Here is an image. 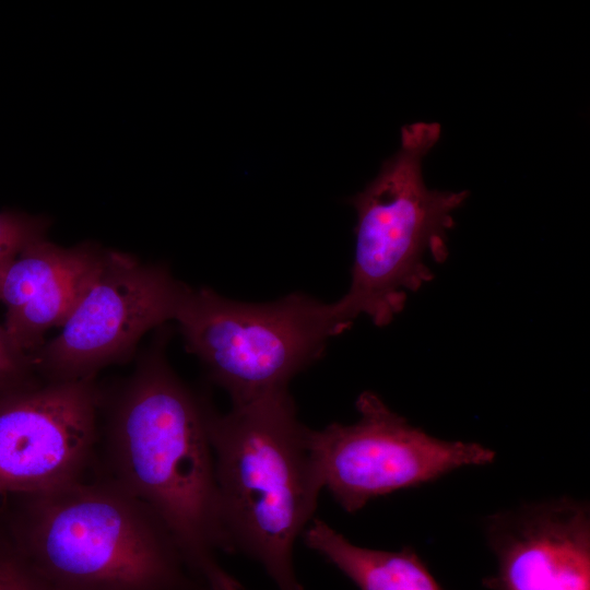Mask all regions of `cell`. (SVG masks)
Returning <instances> with one entry per match:
<instances>
[{
    "mask_svg": "<svg viewBox=\"0 0 590 590\" xmlns=\"http://www.w3.org/2000/svg\"><path fill=\"white\" fill-rule=\"evenodd\" d=\"M40 381L32 357L17 351L0 326V397Z\"/></svg>",
    "mask_w": 590,
    "mask_h": 590,
    "instance_id": "4fadbf2b",
    "label": "cell"
},
{
    "mask_svg": "<svg viewBox=\"0 0 590 590\" xmlns=\"http://www.w3.org/2000/svg\"><path fill=\"white\" fill-rule=\"evenodd\" d=\"M105 255L92 244L63 248L40 238L0 268L3 328L17 351L32 357L45 344L47 331L64 324Z\"/></svg>",
    "mask_w": 590,
    "mask_h": 590,
    "instance_id": "30bf717a",
    "label": "cell"
},
{
    "mask_svg": "<svg viewBox=\"0 0 590 590\" xmlns=\"http://www.w3.org/2000/svg\"><path fill=\"white\" fill-rule=\"evenodd\" d=\"M48 226L45 217L0 212V268L32 243L45 238Z\"/></svg>",
    "mask_w": 590,
    "mask_h": 590,
    "instance_id": "7c38bea8",
    "label": "cell"
},
{
    "mask_svg": "<svg viewBox=\"0 0 590 590\" xmlns=\"http://www.w3.org/2000/svg\"><path fill=\"white\" fill-rule=\"evenodd\" d=\"M1 506L0 533L48 590L182 588L187 565L169 531L105 474Z\"/></svg>",
    "mask_w": 590,
    "mask_h": 590,
    "instance_id": "7a4b0ae2",
    "label": "cell"
},
{
    "mask_svg": "<svg viewBox=\"0 0 590 590\" xmlns=\"http://www.w3.org/2000/svg\"><path fill=\"white\" fill-rule=\"evenodd\" d=\"M104 398L95 378L40 381L0 397V506L84 477Z\"/></svg>",
    "mask_w": 590,
    "mask_h": 590,
    "instance_id": "ba28073f",
    "label": "cell"
},
{
    "mask_svg": "<svg viewBox=\"0 0 590 590\" xmlns=\"http://www.w3.org/2000/svg\"><path fill=\"white\" fill-rule=\"evenodd\" d=\"M186 287L164 264L106 250L60 333L32 356L38 377L95 378L103 368L128 361L148 331L175 319Z\"/></svg>",
    "mask_w": 590,
    "mask_h": 590,
    "instance_id": "52a82bcc",
    "label": "cell"
},
{
    "mask_svg": "<svg viewBox=\"0 0 590 590\" xmlns=\"http://www.w3.org/2000/svg\"><path fill=\"white\" fill-rule=\"evenodd\" d=\"M164 329L119 389L110 398L105 393L99 432L105 475L152 510L209 590H244L216 560V552L228 548L208 432L209 404L169 366Z\"/></svg>",
    "mask_w": 590,
    "mask_h": 590,
    "instance_id": "6da1fadb",
    "label": "cell"
},
{
    "mask_svg": "<svg viewBox=\"0 0 590 590\" xmlns=\"http://www.w3.org/2000/svg\"><path fill=\"white\" fill-rule=\"evenodd\" d=\"M440 131L437 122L402 127L400 150L349 200L357 213L351 285L333 303L349 328L361 315L379 327L390 323L403 310L408 294L434 278L427 259L438 263L447 259L452 213L469 191L425 186L423 158L439 140Z\"/></svg>",
    "mask_w": 590,
    "mask_h": 590,
    "instance_id": "277c9868",
    "label": "cell"
},
{
    "mask_svg": "<svg viewBox=\"0 0 590 590\" xmlns=\"http://www.w3.org/2000/svg\"><path fill=\"white\" fill-rule=\"evenodd\" d=\"M206 423L228 552L256 559L279 590H303L293 548L323 486L288 391L225 414L208 405Z\"/></svg>",
    "mask_w": 590,
    "mask_h": 590,
    "instance_id": "3957f363",
    "label": "cell"
},
{
    "mask_svg": "<svg viewBox=\"0 0 590 590\" xmlns=\"http://www.w3.org/2000/svg\"><path fill=\"white\" fill-rule=\"evenodd\" d=\"M187 351L233 404L287 390L288 381L349 328L333 303L292 293L270 303H244L211 288L186 287L175 319Z\"/></svg>",
    "mask_w": 590,
    "mask_h": 590,
    "instance_id": "5b68a950",
    "label": "cell"
},
{
    "mask_svg": "<svg viewBox=\"0 0 590 590\" xmlns=\"http://www.w3.org/2000/svg\"><path fill=\"white\" fill-rule=\"evenodd\" d=\"M302 536L309 548L335 566L359 590H444L411 547L400 551L362 547L317 518Z\"/></svg>",
    "mask_w": 590,
    "mask_h": 590,
    "instance_id": "8fae6325",
    "label": "cell"
},
{
    "mask_svg": "<svg viewBox=\"0 0 590 590\" xmlns=\"http://www.w3.org/2000/svg\"><path fill=\"white\" fill-rule=\"evenodd\" d=\"M496 573L489 590H590V508L560 497L498 512L485 522Z\"/></svg>",
    "mask_w": 590,
    "mask_h": 590,
    "instance_id": "9c48e42d",
    "label": "cell"
},
{
    "mask_svg": "<svg viewBox=\"0 0 590 590\" xmlns=\"http://www.w3.org/2000/svg\"><path fill=\"white\" fill-rule=\"evenodd\" d=\"M356 409V423L306 434L323 488L350 514L375 498L495 459V451L481 444L444 440L411 425L374 392L361 393Z\"/></svg>",
    "mask_w": 590,
    "mask_h": 590,
    "instance_id": "8992f818",
    "label": "cell"
},
{
    "mask_svg": "<svg viewBox=\"0 0 590 590\" xmlns=\"http://www.w3.org/2000/svg\"><path fill=\"white\" fill-rule=\"evenodd\" d=\"M0 590H48L0 533Z\"/></svg>",
    "mask_w": 590,
    "mask_h": 590,
    "instance_id": "5bb4252c",
    "label": "cell"
}]
</instances>
